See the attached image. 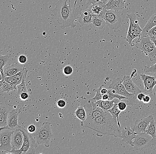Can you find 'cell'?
Returning <instances> with one entry per match:
<instances>
[{
	"label": "cell",
	"instance_id": "obj_1",
	"mask_svg": "<svg viewBox=\"0 0 156 154\" xmlns=\"http://www.w3.org/2000/svg\"><path fill=\"white\" fill-rule=\"evenodd\" d=\"M81 122V126L96 131L99 133V136L110 135L121 137L122 127L119 126L117 120L108 111H105L96 118L86 119Z\"/></svg>",
	"mask_w": 156,
	"mask_h": 154
},
{
	"label": "cell",
	"instance_id": "obj_2",
	"mask_svg": "<svg viewBox=\"0 0 156 154\" xmlns=\"http://www.w3.org/2000/svg\"><path fill=\"white\" fill-rule=\"evenodd\" d=\"M76 1L73 5L70 0L68 5L67 0H59L55 4V8L52 11V14L63 30L69 27L74 28L76 26L74 22L77 20L79 15L82 13L83 10L82 8L76 7Z\"/></svg>",
	"mask_w": 156,
	"mask_h": 154
},
{
	"label": "cell",
	"instance_id": "obj_3",
	"mask_svg": "<svg viewBox=\"0 0 156 154\" xmlns=\"http://www.w3.org/2000/svg\"><path fill=\"white\" fill-rule=\"evenodd\" d=\"M31 134L38 145L44 144L45 147H49L50 142L53 135L49 123L44 122L35 132Z\"/></svg>",
	"mask_w": 156,
	"mask_h": 154
},
{
	"label": "cell",
	"instance_id": "obj_4",
	"mask_svg": "<svg viewBox=\"0 0 156 154\" xmlns=\"http://www.w3.org/2000/svg\"><path fill=\"white\" fill-rule=\"evenodd\" d=\"M123 77L115 78L112 81V83L109 86V89L114 90L116 94L120 95L126 97V103L128 105H133L136 104L137 99V95L131 94L128 92L125 87L122 83Z\"/></svg>",
	"mask_w": 156,
	"mask_h": 154
},
{
	"label": "cell",
	"instance_id": "obj_5",
	"mask_svg": "<svg viewBox=\"0 0 156 154\" xmlns=\"http://www.w3.org/2000/svg\"><path fill=\"white\" fill-rule=\"evenodd\" d=\"M135 44L136 47L142 51L151 61H156V47L149 36H141Z\"/></svg>",
	"mask_w": 156,
	"mask_h": 154
},
{
	"label": "cell",
	"instance_id": "obj_6",
	"mask_svg": "<svg viewBox=\"0 0 156 154\" xmlns=\"http://www.w3.org/2000/svg\"><path fill=\"white\" fill-rule=\"evenodd\" d=\"M126 17L129 20V25L126 39L131 45L134 39L141 38L142 30L139 25V21L136 14H127Z\"/></svg>",
	"mask_w": 156,
	"mask_h": 154
},
{
	"label": "cell",
	"instance_id": "obj_7",
	"mask_svg": "<svg viewBox=\"0 0 156 154\" xmlns=\"http://www.w3.org/2000/svg\"><path fill=\"white\" fill-rule=\"evenodd\" d=\"M156 145V140L153 139L150 134L145 132L136 134L133 140L132 147L136 150L142 151Z\"/></svg>",
	"mask_w": 156,
	"mask_h": 154
},
{
	"label": "cell",
	"instance_id": "obj_8",
	"mask_svg": "<svg viewBox=\"0 0 156 154\" xmlns=\"http://www.w3.org/2000/svg\"><path fill=\"white\" fill-rule=\"evenodd\" d=\"M103 18L106 21V25L115 31H118L123 21L119 13L116 11L107 10Z\"/></svg>",
	"mask_w": 156,
	"mask_h": 154
},
{
	"label": "cell",
	"instance_id": "obj_9",
	"mask_svg": "<svg viewBox=\"0 0 156 154\" xmlns=\"http://www.w3.org/2000/svg\"><path fill=\"white\" fill-rule=\"evenodd\" d=\"M12 131L13 130L10 129L7 127L0 128V149L7 152L8 154H10L12 149L11 138Z\"/></svg>",
	"mask_w": 156,
	"mask_h": 154
},
{
	"label": "cell",
	"instance_id": "obj_10",
	"mask_svg": "<svg viewBox=\"0 0 156 154\" xmlns=\"http://www.w3.org/2000/svg\"><path fill=\"white\" fill-rule=\"evenodd\" d=\"M153 118L154 116L151 115L147 117L136 119L135 121L134 124L131 127L132 129L137 134L146 132L147 127Z\"/></svg>",
	"mask_w": 156,
	"mask_h": 154
},
{
	"label": "cell",
	"instance_id": "obj_11",
	"mask_svg": "<svg viewBox=\"0 0 156 154\" xmlns=\"http://www.w3.org/2000/svg\"><path fill=\"white\" fill-rule=\"evenodd\" d=\"M134 71L133 70V72L130 76L127 75L123 76L122 83L125 87L128 92L131 94H135L137 95L139 93L143 92V91H142L132 80V78L134 76V74L136 73V71H135V72H134Z\"/></svg>",
	"mask_w": 156,
	"mask_h": 154
},
{
	"label": "cell",
	"instance_id": "obj_12",
	"mask_svg": "<svg viewBox=\"0 0 156 154\" xmlns=\"http://www.w3.org/2000/svg\"><path fill=\"white\" fill-rule=\"evenodd\" d=\"M140 78L143 81L144 85V89L143 92L145 94H152L154 88L156 85V78L153 76L145 74L140 75Z\"/></svg>",
	"mask_w": 156,
	"mask_h": 154
},
{
	"label": "cell",
	"instance_id": "obj_13",
	"mask_svg": "<svg viewBox=\"0 0 156 154\" xmlns=\"http://www.w3.org/2000/svg\"><path fill=\"white\" fill-rule=\"evenodd\" d=\"M27 73H28V70L26 68H24L22 71L13 76L7 77L4 75L3 76L2 79H4L5 81L14 85L17 86L20 84L22 81L26 80Z\"/></svg>",
	"mask_w": 156,
	"mask_h": 154
},
{
	"label": "cell",
	"instance_id": "obj_14",
	"mask_svg": "<svg viewBox=\"0 0 156 154\" xmlns=\"http://www.w3.org/2000/svg\"><path fill=\"white\" fill-rule=\"evenodd\" d=\"M24 143V136L19 128L13 130L12 134L11 145L12 149H20Z\"/></svg>",
	"mask_w": 156,
	"mask_h": 154
},
{
	"label": "cell",
	"instance_id": "obj_15",
	"mask_svg": "<svg viewBox=\"0 0 156 154\" xmlns=\"http://www.w3.org/2000/svg\"><path fill=\"white\" fill-rule=\"evenodd\" d=\"M137 133L132 129L130 127L122 128L121 131V137L122 141L126 144L133 146V142Z\"/></svg>",
	"mask_w": 156,
	"mask_h": 154
},
{
	"label": "cell",
	"instance_id": "obj_16",
	"mask_svg": "<svg viewBox=\"0 0 156 154\" xmlns=\"http://www.w3.org/2000/svg\"><path fill=\"white\" fill-rule=\"evenodd\" d=\"M88 9L93 16H102L103 17L107 10L106 4L102 2L90 5Z\"/></svg>",
	"mask_w": 156,
	"mask_h": 154
},
{
	"label": "cell",
	"instance_id": "obj_17",
	"mask_svg": "<svg viewBox=\"0 0 156 154\" xmlns=\"http://www.w3.org/2000/svg\"><path fill=\"white\" fill-rule=\"evenodd\" d=\"M20 113L19 109H13L9 112L7 127L10 129L14 130L20 126L18 124V115Z\"/></svg>",
	"mask_w": 156,
	"mask_h": 154
},
{
	"label": "cell",
	"instance_id": "obj_18",
	"mask_svg": "<svg viewBox=\"0 0 156 154\" xmlns=\"http://www.w3.org/2000/svg\"><path fill=\"white\" fill-rule=\"evenodd\" d=\"M22 131L24 136V143L23 145L28 146L31 149H34L39 146L36 142V140L33 138L31 133H29L28 130H26L23 127L19 126L18 127Z\"/></svg>",
	"mask_w": 156,
	"mask_h": 154
},
{
	"label": "cell",
	"instance_id": "obj_19",
	"mask_svg": "<svg viewBox=\"0 0 156 154\" xmlns=\"http://www.w3.org/2000/svg\"><path fill=\"white\" fill-rule=\"evenodd\" d=\"M126 0H109L106 4L107 10L119 11L123 10Z\"/></svg>",
	"mask_w": 156,
	"mask_h": 154
},
{
	"label": "cell",
	"instance_id": "obj_20",
	"mask_svg": "<svg viewBox=\"0 0 156 154\" xmlns=\"http://www.w3.org/2000/svg\"><path fill=\"white\" fill-rule=\"evenodd\" d=\"M24 68L22 64H20L19 63H15L4 69V73L5 76L10 77L22 71Z\"/></svg>",
	"mask_w": 156,
	"mask_h": 154
},
{
	"label": "cell",
	"instance_id": "obj_21",
	"mask_svg": "<svg viewBox=\"0 0 156 154\" xmlns=\"http://www.w3.org/2000/svg\"><path fill=\"white\" fill-rule=\"evenodd\" d=\"M93 15L88 9L83 12L78 18L77 21L81 26H84L91 24Z\"/></svg>",
	"mask_w": 156,
	"mask_h": 154
},
{
	"label": "cell",
	"instance_id": "obj_22",
	"mask_svg": "<svg viewBox=\"0 0 156 154\" xmlns=\"http://www.w3.org/2000/svg\"><path fill=\"white\" fill-rule=\"evenodd\" d=\"M119 101V99L115 98L112 100L101 99L95 102L98 107H100L104 111H107L111 109L115 104L118 103Z\"/></svg>",
	"mask_w": 156,
	"mask_h": 154
},
{
	"label": "cell",
	"instance_id": "obj_23",
	"mask_svg": "<svg viewBox=\"0 0 156 154\" xmlns=\"http://www.w3.org/2000/svg\"><path fill=\"white\" fill-rule=\"evenodd\" d=\"M9 112L7 108L1 106L0 108V126L1 127H7Z\"/></svg>",
	"mask_w": 156,
	"mask_h": 154
},
{
	"label": "cell",
	"instance_id": "obj_24",
	"mask_svg": "<svg viewBox=\"0 0 156 154\" xmlns=\"http://www.w3.org/2000/svg\"><path fill=\"white\" fill-rule=\"evenodd\" d=\"M156 26V13L153 14L149 20L147 21L145 27L142 29L141 36H147L149 30Z\"/></svg>",
	"mask_w": 156,
	"mask_h": 154
},
{
	"label": "cell",
	"instance_id": "obj_25",
	"mask_svg": "<svg viewBox=\"0 0 156 154\" xmlns=\"http://www.w3.org/2000/svg\"><path fill=\"white\" fill-rule=\"evenodd\" d=\"M91 24L93 27L96 30H101L106 24L105 19L102 16H93Z\"/></svg>",
	"mask_w": 156,
	"mask_h": 154
},
{
	"label": "cell",
	"instance_id": "obj_26",
	"mask_svg": "<svg viewBox=\"0 0 156 154\" xmlns=\"http://www.w3.org/2000/svg\"><path fill=\"white\" fill-rule=\"evenodd\" d=\"M1 89L2 92H9L16 89V86L5 81L4 79L1 80Z\"/></svg>",
	"mask_w": 156,
	"mask_h": 154
},
{
	"label": "cell",
	"instance_id": "obj_27",
	"mask_svg": "<svg viewBox=\"0 0 156 154\" xmlns=\"http://www.w3.org/2000/svg\"><path fill=\"white\" fill-rule=\"evenodd\" d=\"M146 132L151 135L153 139L156 140V121L154 120V117L151 120L146 130Z\"/></svg>",
	"mask_w": 156,
	"mask_h": 154
},
{
	"label": "cell",
	"instance_id": "obj_28",
	"mask_svg": "<svg viewBox=\"0 0 156 154\" xmlns=\"http://www.w3.org/2000/svg\"><path fill=\"white\" fill-rule=\"evenodd\" d=\"M118 103H119V102H118ZM118 103L115 104L114 106L112 107L111 109L108 110V111H108V112L111 113V114L112 115L113 117L117 120L119 126L120 127H122L121 126L120 123L119 119V115L121 111L119 109V108H118V105H117Z\"/></svg>",
	"mask_w": 156,
	"mask_h": 154
},
{
	"label": "cell",
	"instance_id": "obj_29",
	"mask_svg": "<svg viewBox=\"0 0 156 154\" xmlns=\"http://www.w3.org/2000/svg\"><path fill=\"white\" fill-rule=\"evenodd\" d=\"M10 55L0 56V71L1 73V80L3 76H4V67L9 61Z\"/></svg>",
	"mask_w": 156,
	"mask_h": 154
},
{
	"label": "cell",
	"instance_id": "obj_30",
	"mask_svg": "<svg viewBox=\"0 0 156 154\" xmlns=\"http://www.w3.org/2000/svg\"><path fill=\"white\" fill-rule=\"evenodd\" d=\"M103 86H104V85L102 84L97 89H94V91L96 92V94H95V96L93 98L90 99V100L94 101V102H97L98 100L102 99V95L101 93V90Z\"/></svg>",
	"mask_w": 156,
	"mask_h": 154
},
{
	"label": "cell",
	"instance_id": "obj_31",
	"mask_svg": "<svg viewBox=\"0 0 156 154\" xmlns=\"http://www.w3.org/2000/svg\"><path fill=\"white\" fill-rule=\"evenodd\" d=\"M17 88V91L16 93V96L19 98L20 95L21 93L24 92H28L27 88H26V84H25V81H22V82L20 84L16 86Z\"/></svg>",
	"mask_w": 156,
	"mask_h": 154
},
{
	"label": "cell",
	"instance_id": "obj_32",
	"mask_svg": "<svg viewBox=\"0 0 156 154\" xmlns=\"http://www.w3.org/2000/svg\"><path fill=\"white\" fill-rule=\"evenodd\" d=\"M107 94L109 96V100H112L115 98H117L120 100L121 101L122 99H127V98L125 96H122V95H120L118 94H115L112 92V90L109 89L107 92Z\"/></svg>",
	"mask_w": 156,
	"mask_h": 154
},
{
	"label": "cell",
	"instance_id": "obj_33",
	"mask_svg": "<svg viewBox=\"0 0 156 154\" xmlns=\"http://www.w3.org/2000/svg\"><path fill=\"white\" fill-rule=\"evenodd\" d=\"M144 71L146 73H156V63L151 66H144Z\"/></svg>",
	"mask_w": 156,
	"mask_h": 154
},
{
	"label": "cell",
	"instance_id": "obj_34",
	"mask_svg": "<svg viewBox=\"0 0 156 154\" xmlns=\"http://www.w3.org/2000/svg\"><path fill=\"white\" fill-rule=\"evenodd\" d=\"M73 73V68L70 65H67L63 69V73L66 76H70Z\"/></svg>",
	"mask_w": 156,
	"mask_h": 154
},
{
	"label": "cell",
	"instance_id": "obj_35",
	"mask_svg": "<svg viewBox=\"0 0 156 154\" xmlns=\"http://www.w3.org/2000/svg\"><path fill=\"white\" fill-rule=\"evenodd\" d=\"M147 36H149L151 39L156 38V26L149 30Z\"/></svg>",
	"mask_w": 156,
	"mask_h": 154
},
{
	"label": "cell",
	"instance_id": "obj_36",
	"mask_svg": "<svg viewBox=\"0 0 156 154\" xmlns=\"http://www.w3.org/2000/svg\"><path fill=\"white\" fill-rule=\"evenodd\" d=\"M118 105V108L120 110L121 112L125 111L127 108V104L126 102H123V101H119V103L117 104Z\"/></svg>",
	"mask_w": 156,
	"mask_h": 154
},
{
	"label": "cell",
	"instance_id": "obj_37",
	"mask_svg": "<svg viewBox=\"0 0 156 154\" xmlns=\"http://www.w3.org/2000/svg\"><path fill=\"white\" fill-rule=\"evenodd\" d=\"M18 62L20 64L24 65L27 62V57L25 55L22 54L18 58Z\"/></svg>",
	"mask_w": 156,
	"mask_h": 154
},
{
	"label": "cell",
	"instance_id": "obj_38",
	"mask_svg": "<svg viewBox=\"0 0 156 154\" xmlns=\"http://www.w3.org/2000/svg\"><path fill=\"white\" fill-rule=\"evenodd\" d=\"M75 115H76V117L79 120H80L81 121H84L87 118V115L86 113L77 114Z\"/></svg>",
	"mask_w": 156,
	"mask_h": 154
},
{
	"label": "cell",
	"instance_id": "obj_39",
	"mask_svg": "<svg viewBox=\"0 0 156 154\" xmlns=\"http://www.w3.org/2000/svg\"><path fill=\"white\" fill-rule=\"evenodd\" d=\"M30 95L28 92H24L20 95L19 98L21 100H26L29 99Z\"/></svg>",
	"mask_w": 156,
	"mask_h": 154
},
{
	"label": "cell",
	"instance_id": "obj_40",
	"mask_svg": "<svg viewBox=\"0 0 156 154\" xmlns=\"http://www.w3.org/2000/svg\"><path fill=\"white\" fill-rule=\"evenodd\" d=\"M57 105L58 108L60 109H63L66 106V101L63 99H59L57 102Z\"/></svg>",
	"mask_w": 156,
	"mask_h": 154
},
{
	"label": "cell",
	"instance_id": "obj_41",
	"mask_svg": "<svg viewBox=\"0 0 156 154\" xmlns=\"http://www.w3.org/2000/svg\"><path fill=\"white\" fill-rule=\"evenodd\" d=\"M37 127H36V126L35 125L31 124L28 126L27 130H28L29 133L32 134V133H34V132H35L36 130H37Z\"/></svg>",
	"mask_w": 156,
	"mask_h": 154
},
{
	"label": "cell",
	"instance_id": "obj_42",
	"mask_svg": "<svg viewBox=\"0 0 156 154\" xmlns=\"http://www.w3.org/2000/svg\"><path fill=\"white\" fill-rule=\"evenodd\" d=\"M83 113H86L84 107H83V106H80V107H78L77 109L75 112V114L76 115L77 114Z\"/></svg>",
	"mask_w": 156,
	"mask_h": 154
},
{
	"label": "cell",
	"instance_id": "obj_43",
	"mask_svg": "<svg viewBox=\"0 0 156 154\" xmlns=\"http://www.w3.org/2000/svg\"><path fill=\"white\" fill-rule=\"evenodd\" d=\"M151 101V97H150V95L148 94L145 95V97L143 98L142 102L144 104H148L150 103Z\"/></svg>",
	"mask_w": 156,
	"mask_h": 154
},
{
	"label": "cell",
	"instance_id": "obj_44",
	"mask_svg": "<svg viewBox=\"0 0 156 154\" xmlns=\"http://www.w3.org/2000/svg\"><path fill=\"white\" fill-rule=\"evenodd\" d=\"M102 0H87V3L89 5H92L98 3L100 2Z\"/></svg>",
	"mask_w": 156,
	"mask_h": 154
},
{
	"label": "cell",
	"instance_id": "obj_45",
	"mask_svg": "<svg viewBox=\"0 0 156 154\" xmlns=\"http://www.w3.org/2000/svg\"><path fill=\"white\" fill-rule=\"evenodd\" d=\"M145 93L143 92H141V93H139L137 95V99L139 100V101H142L143 98L145 96Z\"/></svg>",
	"mask_w": 156,
	"mask_h": 154
},
{
	"label": "cell",
	"instance_id": "obj_46",
	"mask_svg": "<svg viewBox=\"0 0 156 154\" xmlns=\"http://www.w3.org/2000/svg\"><path fill=\"white\" fill-rule=\"evenodd\" d=\"M108 90L107 89V88H102L101 90V93H102V95L104 94H107V92H108Z\"/></svg>",
	"mask_w": 156,
	"mask_h": 154
},
{
	"label": "cell",
	"instance_id": "obj_47",
	"mask_svg": "<svg viewBox=\"0 0 156 154\" xmlns=\"http://www.w3.org/2000/svg\"><path fill=\"white\" fill-rule=\"evenodd\" d=\"M102 99H103V100H109V96L107 94H107H104L102 95Z\"/></svg>",
	"mask_w": 156,
	"mask_h": 154
},
{
	"label": "cell",
	"instance_id": "obj_48",
	"mask_svg": "<svg viewBox=\"0 0 156 154\" xmlns=\"http://www.w3.org/2000/svg\"><path fill=\"white\" fill-rule=\"evenodd\" d=\"M109 1V0H102V1H101V2H103V3L106 4H107V3L108 2V1Z\"/></svg>",
	"mask_w": 156,
	"mask_h": 154
},
{
	"label": "cell",
	"instance_id": "obj_49",
	"mask_svg": "<svg viewBox=\"0 0 156 154\" xmlns=\"http://www.w3.org/2000/svg\"><path fill=\"white\" fill-rule=\"evenodd\" d=\"M82 1H83V0H80V2H82Z\"/></svg>",
	"mask_w": 156,
	"mask_h": 154
}]
</instances>
